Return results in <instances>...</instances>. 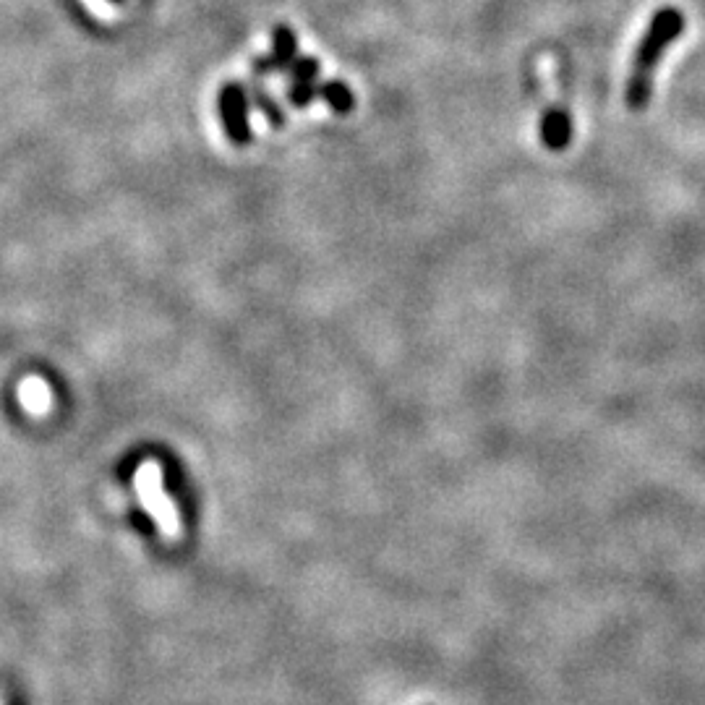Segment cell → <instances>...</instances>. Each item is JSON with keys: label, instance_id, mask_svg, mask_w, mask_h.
Listing matches in <instances>:
<instances>
[{"label": "cell", "instance_id": "cell-10", "mask_svg": "<svg viewBox=\"0 0 705 705\" xmlns=\"http://www.w3.org/2000/svg\"><path fill=\"white\" fill-rule=\"evenodd\" d=\"M84 6L92 11L97 19H102V21H108V19H113V14H115V8H113V3L110 0H81Z\"/></svg>", "mask_w": 705, "mask_h": 705}, {"label": "cell", "instance_id": "cell-8", "mask_svg": "<svg viewBox=\"0 0 705 705\" xmlns=\"http://www.w3.org/2000/svg\"><path fill=\"white\" fill-rule=\"evenodd\" d=\"M316 94L327 102V108L335 115H348L356 108V94H353V89L343 79L324 81L322 89H316Z\"/></svg>", "mask_w": 705, "mask_h": 705}, {"label": "cell", "instance_id": "cell-2", "mask_svg": "<svg viewBox=\"0 0 705 705\" xmlns=\"http://www.w3.org/2000/svg\"><path fill=\"white\" fill-rule=\"evenodd\" d=\"M134 481H136V494H139L144 510L152 515V520L157 523L162 536L178 538V533H181V520H178V512H175L170 497H165V491H162L160 465L152 463V460L141 463L139 470H136Z\"/></svg>", "mask_w": 705, "mask_h": 705}, {"label": "cell", "instance_id": "cell-7", "mask_svg": "<svg viewBox=\"0 0 705 705\" xmlns=\"http://www.w3.org/2000/svg\"><path fill=\"white\" fill-rule=\"evenodd\" d=\"M19 403L32 413V416H45L53 405V392L42 382L40 376H29L19 384Z\"/></svg>", "mask_w": 705, "mask_h": 705}, {"label": "cell", "instance_id": "cell-6", "mask_svg": "<svg viewBox=\"0 0 705 705\" xmlns=\"http://www.w3.org/2000/svg\"><path fill=\"white\" fill-rule=\"evenodd\" d=\"M538 139L551 152H562V149L570 147L572 141V118L570 113L559 105L546 110L541 115V126H538Z\"/></svg>", "mask_w": 705, "mask_h": 705}, {"label": "cell", "instance_id": "cell-3", "mask_svg": "<svg viewBox=\"0 0 705 705\" xmlns=\"http://www.w3.org/2000/svg\"><path fill=\"white\" fill-rule=\"evenodd\" d=\"M220 113H222V123H225V131H228L230 139L243 147L251 141V126H249V100H246V92H243L238 84H228L222 89L220 94Z\"/></svg>", "mask_w": 705, "mask_h": 705}, {"label": "cell", "instance_id": "cell-5", "mask_svg": "<svg viewBox=\"0 0 705 705\" xmlns=\"http://www.w3.org/2000/svg\"><path fill=\"white\" fill-rule=\"evenodd\" d=\"M319 61L316 58H298L290 71L288 100L293 108H309V102L316 97V79H319Z\"/></svg>", "mask_w": 705, "mask_h": 705}, {"label": "cell", "instance_id": "cell-4", "mask_svg": "<svg viewBox=\"0 0 705 705\" xmlns=\"http://www.w3.org/2000/svg\"><path fill=\"white\" fill-rule=\"evenodd\" d=\"M298 58V37L296 32L285 24L272 32V53L267 58H259L254 63V71L259 76L264 74H277V71H285L288 66H293Z\"/></svg>", "mask_w": 705, "mask_h": 705}, {"label": "cell", "instance_id": "cell-1", "mask_svg": "<svg viewBox=\"0 0 705 705\" xmlns=\"http://www.w3.org/2000/svg\"><path fill=\"white\" fill-rule=\"evenodd\" d=\"M682 29H685V16L679 14L677 8H661L653 16L638 47H635V55H632V71L627 76L625 89L627 108L635 113L648 108L653 97V76H656L658 61L666 53V47L682 34Z\"/></svg>", "mask_w": 705, "mask_h": 705}, {"label": "cell", "instance_id": "cell-11", "mask_svg": "<svg viewBox=\"0 0 705 705\" xmlns=\"http://www.w3.org/2000/svg\"><path fill=\"white\" fill-rule=\"evenodd\" d=\"M110 3H113V0H110Z\"/></svg>", "mask_w": 705, "mask_h": 705}, {"label": "cell", "instance_id": "cell-9", "mask_svg": "<svg viewBox=\"0 0 705 705\" xmlns=\"http://www.w3.org/2000/svg\"><path fill=\"white\" fill-rule=\"evenodd\" d=\"M254 100H256V105H259V110H262V113L267 115V121L272 123V126H275V128H280L285 118H282L280 108H277V102L272 100V97H269V94L264 92L262 87H256V89H254Z\"/></svg>", "mask_w": 705, "mask_h": 705}]
</instances>
